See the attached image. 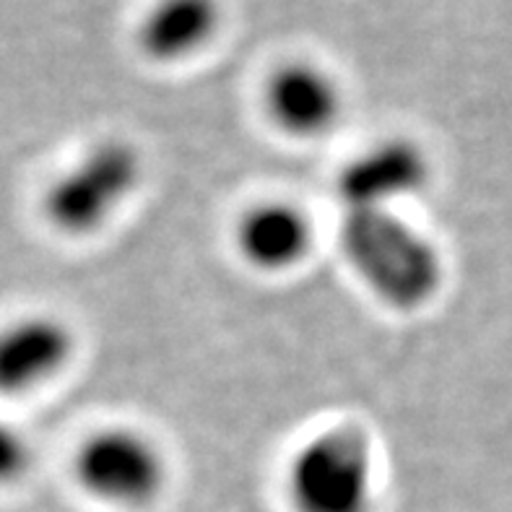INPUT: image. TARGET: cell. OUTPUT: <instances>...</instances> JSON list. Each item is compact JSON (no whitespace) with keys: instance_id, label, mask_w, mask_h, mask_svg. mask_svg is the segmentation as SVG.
I'll return each mask as SVG.
<instances>
[{"instance_id":"3957f363","label":"cell","mask_w":512,"mask_h":512,"mask_svg":"<svg viewBox=\"0 0 512 512\" xmlns=\"http://www.w3.org/2000/svg\"><path fill=\"white\" fill-rule=\"evenodd\" d=\"M143 182V154L125 138H102L42 195V214L65 237H91L120 214Z\"/></svg>"},{"instance_id":"52a82bcc","label":"cell","mask_w":512,"mask_h":512,"mask_svg":"<svg viewBox=\"0 0 512 512\" xmlns=\"http://www.w3.org/2000/svg\"><path fill=\"white\" fill-rule=\"evenodd\" d=\"M263 107L276 128L289 138L315 141L341 123L344 91L331 71L312 60H289L268 76Z\"/></svg>"},{"instance_id":"ba28073f","label":"cell","mask_w":512,"mask_h":512,"mask_svg":"<svg viewBox=\"0 0 512 512\" xmlns=\"http://www.w3.org/2000/svg\"><path fill=\"white\" fill-rule=\"evenodd\" d=\"M315 242L310 216L292 201H258L247 206L232 229V245L247 268L268 276L302 266Z\"/></svg>"},{"instance_id":"6da1fadb","label":"cell","mask_w":512,"mask_h":512,"mask_svg":"<svg viewBox=\"0 0 512 512\" xmlns=\"http://www.w3.org/2000/svg\"><path fill=\"white\" fill-rule=\"evenodd\" d=\"M338 247L346 266L390 310H424L445 286L440 247L403 211H341Z\"/></svg>"},{"instance_id":"9c48e42d","label":"cell","mask_w":512,"mask_h":512,"mask_svg":"<svg viewBox=\"0 0 512 512\" xmlns=\"http://www.w3.org/2000/svg\"><path fill=\"white\" fill-rule=\"evenodd\" d=\"M219 26V0H154L138 24V50L154 63H182L206 50Z\"/></svg>"},{"instance_id":"277c9868","label":"cell","mask_w":512,"mask_h":512,"mask_svg":"<svg viewBox=\"0 0 512 512\" xmlns=\"http://www.w3.org/2000/svg\"><path fill=\"white\" fill-rule=\"evenodd\" d=\"M78 487L112 507H146L164 492L169 463L146 432L110 424L86 437L73 458Z\"/></svg>"},{"instance_id":"5b68a950","label":"cell","mask_w":512,"mask_h":512,"mask_svg":"<svg viewBox=\"0 0 512 512\" xmlns=\"http://www.w3.org/2000/svg\"><path fill=\"white\" fill-rule=\"evenodd\" d=\"M432 182V159L409 136H388L357 151L336 177L341 211H403Z\"/></svg>"},{"instance_id":"7a4b0ae2","label":"cell","mask_w":512,"mask_h":512,"mask_svg":"<svg viewBox=\"0 0 512 512\" xmlns=\"http://www.w3.org/2000/svg\"><path fill=\"white\" fill-rule=\"evenodd\" d=\"M375 448L357 424L312 432L286 466V500L292 512H372Z\"/></svg>"},{"instance_id":"8992f818","label":"cell","mask_w":512,"mask_h":512,"mask_svg":"<svg viewBox=\"0 0 512 512\" xmlns=\"http://www.w3.org/2000/svg\"><path fill=\"white\" fill-rule=\"evenodd\" d=\"M76 336L50 312H26L0 328V398L32 396L71 364Z\"/></svg>"},{"instance_id":"30bf717a","label":"cell","mask_w":512,"mask_h":512,"mask_svg":"<svg viewBox=\"0 0 512 512\" xmlns=\"http://www.w3.org/2000/svg\"><path fill=\"white\" fill-rule=\"evenodd\" d=\"M32 448L26 442L24 432L11 424L6 416H0V487H8L29 471Z\"/></svg>"}]
</instances>
